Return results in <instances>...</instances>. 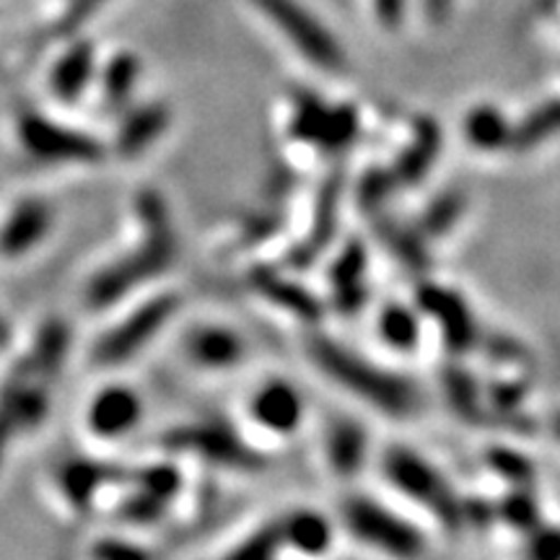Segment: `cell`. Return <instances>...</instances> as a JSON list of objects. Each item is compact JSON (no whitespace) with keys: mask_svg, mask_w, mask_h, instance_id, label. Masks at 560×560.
<instances>
[{"mask_svg":"<svg viewBox=\"0 0 560 560\" xmlns=\"http://www.w3.org/2000/svg\"><path fill=\"white\" fill-rule=\"evenodd\" d=\"M418 312L439 322L444 342L454 353H465L478 342V322L459 293L439 283H423L418 289Z\"/></svg>","mask_w":560,"mask_h":560,"instance_id":"cell-10","label":"cell"},{"mask_svg":"<svg viewBox=\"0 0 560 560\" xmlns=\"http://www.w3.org/2000/svg\"><path fill=\"white\" fill-rule=\"evenodd\" d=\"M143 418V400L125 384H109L89 405V429L100 439H122Z\"/></svg>","mask_w":560,"mask_h":560,"instance_id":"cell-13","label":"cell"},{"mask_svg":"<svg viewBox=\"0 0 560 560\" xmlns=\"http://www.w3.org/2000/svg\"><path fill=\"white\" fill-rule=\"evenodd\" d=\"M488 462H490V467L501 475V478L511 480L514 486L527 488L532 482V475H535V470H532V462L524 457V454H516L511 450H493L490 452Z\"/></svg>","mask_w":560,"mask_h":560,"instance_id":"cell-38","label":"cell"},{"mask_svg":"<svg viewBox=\"0 0 560 560\" xmlns=\"http://www.w3.org/2000/svg\"><path fill=\"white\" fill-rule=\"evenodd\" d=\"M467 200L459 190H446L429 202L420 215V231L423 236H446L465 215Z\"/></svg>","mask_w":560,"mask_h":560,"instance_id":"cell-30","label":"cell"},{"mask_svg":"<svg viewBox=\"0 0 560 560\" xmlns=\"http://www.w3.org/2000/svg\"><path fill=\"white\" fill-rule=\"evenodd\" d=\"M342 190H346V179L342 172H332L330 177L322 182L317 200H314V215L306 236L296 244V249L289 255L293 268H310L317 262L325 249L330 247L335 234L340 226V208H342Z\"/></svg>","mask_w":560,"mask_h":560,"instance_id":"cell-11","label":"cell"},{"mask_svg":"<svg viewBox=\"0 0 560 560\" xmlns=\"http://www.w3.org/2000/svg\"><path fill=\"white\" fill-rule=\"evenodd\" d=\"M376 234L384 247L389 249L392 257H397L400 265H405L410 272H425L431 265L429 249H425L423 231L408 223L395 221V219H380L376 223Z\"/></svg>","mask_w":560,"mask_h":560,"instance_id":"cell-25","label":"cell"},{"mask_svg":"<svg viewBox=\"0 0 560 560\" xmlns=\"http://www.w3.org/2000/svg\"><path fill=\"white\" fill-rule=\"evenodd\" d=\"M560 136V100H550L524 115V120L511 125L509 149L516 153H529Z\"/></svg>","mask_w":560,"mask_h":560,"instance_id":"cell-26","label":"cell"},{"mask_svg":"<svg viewBox=\"0 0 560 560\" xmlns=\"http://www.w3.org/2000/svg\"><path fill=\"white\" fill-rule=\"evenodd\" d=\"M16 136L21 149L42 164H94L104 156V145L91 132L70 128L34 109L21 112Z\"/></svg>","mask_w":560,"mask_h":560,"instance_id":"cell-6","label":"cell"},{"mask_svg":"<svg viewBox=\"0 0 560 560\" xmlns=\"http://www.w3.org/2000/svg\"><path fill=\"white\" fill-rule=\"evenodd\" d=\"M94 556L104 560H130V558H143L145 550H140L138 545H130L125 540H102L94 548Z\"/></svg>","mask_w":560,"mask_h":560,"instance_id":"cell-41","label":"cell"},{"mask_svg":"<svg viewBox=\"0 0 560 560\" xmlns=\"http://www.w3.org/2000/svg\"><path fill=\"white\" fill-rule=\"evenodd\" d=\"M252 289L260 293L262 299H268L270 304L280 306L293 317L304 322H317L322 317V304L319 299L304 289V285L293 283V280L283 278L276 270L260 268L252 272Z\"/></svg>","mask_w":560,"mask_h":560,"instance_id":"cell-21","label":"cell"},{"mask_svg":"<svg viewBox=\"0 0 560 560\" xmlns=\"http://www.w3.org/2000/svg\"><path fill=\"white\" fill-rule=\"evenodd\" d=\"M355 136H359V112L350 107V104H335L332 117H330V130H327L322 151L338 153L342 149H348V145L355 140Z\"/></svg>","mask_w":560,"mask_h":560,"instance_id":"cell-34","label":"cell"},{"mask_svg":"<svg viewBox=\"0 0 560 560\" xmlns=\"http://www.w3.org/2000/svg\"><path fill=\"white\" fill-rule=\"evenodd\" d=\"M52 229V208L39 198H24L0 223V255L16 260L47 240Z\"/></svg>","mask_w":560,"mask_h":560,"instance_id":"cell-12","label":"cell"},{"mask_svg":"<svg viewBox=\"0 0 560 560\" xmlns=\"http://www.w3.org/2000/svg\"><path fill=\"white\" fill-rule=\"evenodd\" d=\"M342 522L350 535L387 556L412 558L423 552V535L395 511L366 495H353L342 503Z\"/></svg>","mask_w":560,"mask_h":560,"instance_id":"cell-7","label":"cell"},{"mask_svg":"<svg viewBox=\"0 0 560 560\" xmlns=\"http://www.w3.org/2000/svg\"><path fill=\"white\" fill-rule=\"evenodd\" d=\"M172 125V109L164 102H149L140 107L130 109L125 115L120 128H117L115 145L122 156H140L151 149L156 140L170 130Z\"/></svg>","mask_w":560,"mask_h":560,"instance_id":"cell-18","label":"cell"},{"mask_svg":"<svg viewBox=\"0 0 560 560\" xmlns=\"http://www.w3.org/2000/svg\"><path fill=\"white\" fill-rule=\"evenodd\" d=\"M255 5L289 39L293 50L304 60H310L314 68L325 70V73L346 70V50L340 47L338 37L299 0H255Z\"/></svg>","mask_w":560,"mask_h":560,"instance_id":"cell-5","label":"cell"},{"mask_svg":"<svg viewBox=\"0 0 560 560\" xmlns=\"http://www.w3.org/2000/svg\"><path fill=\"white\" fill-rule=\"evenodd\" d=\"M164 446L172 452L198 454V457L213 462V465L231 467V470H257L262 467V457L244 444L240 433L229 429L219 420H206V423H192L174 429L164 436Z\"/></svg>","mask_w":560,"mask_h":560,"instance_id":"cell-9","label":"cell"},{"mask_svg":"<svg viewBox=\"0 0 560 560\" xmlns=\"http://www.w3.org/2000/svg\"><path fill=\"white\" fill-rule=\"evenodd\" d=\"M529 556L540 560H556L560 558V529L545 527V529H532L529 540Z\"/></svg>","mask_w":560,"mask_h":560,"instance_id":"cell-40","label":"cell"},{"mask_svg":"<svg viewBox=\"0 0 560 560\" xmlns=\"http://www.w3.org/2000/svg\"><path fill=\"white\" fill-rule=\"evenodd\" d=\"M96 75V52L91 42H73L50 73V89L60 102H79Z\"/></svg>","mask_w":560,"mask_h":560,"instance_id":"cell-19","label":"cell"},{"mask_svg":"<svg viewBox=\"0 0 560 560\" xmlns=\"http://www.w3.org/2000/svg\"><path fill=\"white\" fill-rule=\"evenodd\" d=\"M405 9H408V0H374L376 19L382 21V26L387 30H397L405 19Z\"/></svg>","mask_w":560,"mask_h":560,"instance_id":"cell-42","label":"cell"},{"mask_svg":"<svg viewBox=\"0 0 560 560\" xmlns=\"http://www.w3.org/2000/svg\"><path fill=\"white\" fill-rule=\"evenodd\" d=\"M130 488H132V486H130ZM164 511H166V503H164V501L153 499V495L145 493V490L132 488L128 499L122 501L120 516H122L125 522L140 524V527H143V524L159 522L161 516H164Z\"/></svg>","mask_w":560,"mask_h":560,"instance_id":"cell-37","label":"cell"},{"mask_svg":"<svg viewBox=\"0 0 560 560\" xmlns=\"http://www.w3.org/2000/svg\"><path fill=\"white\" fill-rule=\"evenodd\" d=\"M104 3H107V0H70L68 11L62 13L58 30H60L62 34L75 32V30H79V26L86 24V21H89L91 16H94V13L100 11Z\"/></svg>","mask_w":560,"mask_h":560,"instance_id":"cell-39","label":"cell"},{"mask_svg":"<svg viewBox=\"0 0 560 560\" xmlns=\"http://www.w3.org/2000/svg\"><path fill=\"white\" fill-rule=\"evenodd\" d=\"M444 389H446V397H450L452 408L457 410L462 418H470V420L480 418V389L467 371L462 369L446 371Z\"/></svg>","mask_w":560,"mask_h":560,"instance_id":"cell-32","label":"cell"},{"mask_svg":"<svg viewBox=\"0 0 560 560\" xmlns=\"http://www.w3.org/2000/svg\"><path fill=\"white\" fill-rule=\"evenodd\" d=\"M369 439L361 423L350 418H335L325 431V454L330 467L342 478L355 475L366 462Z\"/></svg>","mask_w":560,"mask_h":560,"instance_id":"cell-22","label":"cell"},{"mask_svg":"<svg viewBox=\"0 0 560 560\" xmlns=\"http://www.w3.org/2000/svg\"><path fill=\"white\" fill-rule=\"evenodd\" d=\"M283 545L304 552V556H322L332 545V527L325 516L312 509H299L280 522Z\"/></svg>","mask_w":560,"mask_h":560,"instance_id":"cell-23","label":"cell"},{"mask_svg":"<svg viewBox=\"0 0 560 560\" xmlns=\"http://www.w3.org/2000/svg\"><path fill=\"white\" fill-rule=\"evenodd\" d=\"M140 60L132 52H117L102 70V96L109 109H125L138 89Z\"/></svg>","mask_w":560,"mask_h":560,"instance_id":"cell-28","label":"cell"},{"mask_svg":"<svg viewBox=\"0 0 560 560\" xmlns=\"http://www.w3.org/2000/svg\"><path fill=\"white\" fill-rule=\"evenodd\" d=\"M330 117H332L330 104L319 100V96L312 94V91H299L296 100H293V112L289 120L291 138L322 151L327 130H330Z\"/></svg>","mask_w":560,"mask_h":560,"instance_id":"cell-24","label":"cell"},{"mask_svg":"<svg viewBox=\"0 0 560 560\" xmlns=\"http://www.w3.org/2000/svg\"><path fill=\"white\" fill-rule=\"evenodd\" d=\"M130 472L117 470L112 465H102L94 459H70L62 465L58 475V486L62 499H66L75 511H89L96 495L112 482H128Z\"/></svg>","mask_w":560,"mask_h":560,"instance_id":"cell-17","label":"cell"},{"mask_svg":"<svg viewBox=\"0 0 560 560\" xmlns=\"http://www.w3.org/2000/svg\"><path fill=\"white\" fill-rule=\"evenodd\" d=\"M465 138L478 151H503L511 143V122L493 104H478L465 117Z\"/></svg>","mask_w":560,"mask_h":560,"instance_id":"cell-27","label":"cell"},{"mask_svg":"<svg viewBox=\"0 0 560 560\" xmlns=\"http://www.w3.org/2000/svg\"><path fill=\"white\" fill-rule=\"evenodd\" d=\"M306 350H310L314 366L327 380L340 384L342 389H348L350 395H355L371 408L387 412L392 418H405L418 408V389L405 376L380 366V363H371L342 342L314 335Z\"/></svg>","mask_w":560,"mask_h":560,"instance_id":"cell-3","label":"cell"},{"mask_svg":"<svg viewBox=\"0 0 560 560\" xmlns=\"http://www.w3.org/2000/svg\"><path fill=\"white\" fill-rule=\"evenodd\" d=\"M252 418L262 425L265 431L293 433L304 420V400H301L299 389L283 380L265 382L260 389L255 392L249 402Z\"/></svg>","mask_w":560,"mask_h":560,"instance_id":"cell-14","label":"cell"},{"mask_svg":"<svg viewBox=\"0 0 560 560\" xmlns=\"http://www.w3.org/2000/svg\"><path fill=\"white\" fill-rule=\"evenodd\" d=\"M70 350V330L62 319H47L34 335L30 353L0 384V462L24 433L39 429L50 416L52 384Z\"/></svg>","mask_w":560,"mask_h":560,"instance_id":"cell-1","label":"cell"},{"mask_svg":"<svg viewBox=\"0 0 560 560\" xmlns=\"http://www.w3.org/2000/svg\"><path fill=\"white\" fill-rule=\"evenodd\" d=\"M552 436L560 441V412H558L556 418H552Z\"/></svg>","mask_w":560,"mask_h":560,"instance_id":"cell-45","label":"cell"},{"mask_svg":"<svg viewBox=\"0 0 560 560\" xmlns=\"http://www.w3.org/2000/svg\"><path fill=\"white\" fill-rule=\"evenodd\" d=\"M128 482L132 488L145 490V493L153 495V499L164 501L166 506H170L172 499L179 493V488H182V475L177 467L166 465L164 462V465H151L140 472H130Z\"/></svg>","mask_w":560,"mask_h":560,"instance_id":"cell-31","label":"cell"},{"mask_svg":"<svg viewBox=\"0 0 560 560\" xmlns=\"http://www.w3.org/2000/svg\"><path fill=\"white\" fill-rule=\"evenodd\" d=\"M179 312L177 293H159L130 312L128 317L117 322L104 338L96 342L94 359L104 366H117V363L130 361L140 348H145L156 335L164 330Z\"/></svg>","mask_w":560,"mask_h":560,"instance_id":"cell-8","label":"cell"},{"mask_svg":"<svg viewBox=\"0 0 560 560\" xmlns=\"http://www.w3.org/2000/svg\"><path fill=\"white\" fill-rule=\"evenodd\" d=\"M366 268L369 255L363 242L353 240L346 244V249L335 257L330 270V285H332V301L335 310L340 314H359L369 299L366 285Z\"/></svg>","mask_w":560,"mask_h":560,"instance_id":"cell-16","label":"cell"},{"mask_svg":"<svg viewBox=\"0 0 560 560\" xmlns=\"http://www.w3.org/2000/svg\"><path fill=\"white\" fill-rule=\"evenodd\" d=\"M136 213L140 221V240L128 255L117 257L91 276L86 285V301L91 310L117 304L140 285L164 276L177 260V231H174L170 206L161 198V192H140Z\"/></svg>","mask_w":560,"mask_h":560,"instance_id":"cell-2","label":"cell"},{"mask_svg":"<svg viewBox=\"0 0 560 560\" xmlns=\"http://www.w3.org/2000/svg\"><path fill=\"white\" fill-rule=\"evenodd\" d=\"M5 340H9V322H5L3 314H0V346H3Z\"/></svg>","mask_w":560,"mask_h":560,"instance_id":"cell-44","label":"cell"},{"mask_svg":"<svg viewBox=\"0 0 560 560\" xmlns=\"http://www.w3.org/2000/svg\"><path fill=\"white\" fill-rule=\"evenodd\" d=\"M397 185L395 172L392 170H371L363 174V179L359 182V202L363 210H376L384 206V200L389 198L392 190Z\"/></svg>","mask_w":560,"mask_h":560,"instance_id":"cell-36","label":"cell"},{"mask_svg":"<svg viewBox=\"0 0 560 560\" xmlns=\"http://www.w3.org/2000/svg\"><path fill=\"white\" fill-rule=\"evenodd\" d=\"M452 9H454V0H423L425 19H429L433 26L446 24L452 16Z\"/></svg>","mask_w":560,"mask_h":560,"instance_id":"cell-43","label":"cell"},{"mask_svg":"<svg viewBox=\"0 0 560 560\" xmlns=\"http://www.w3.org/2000/svg\"><path fill=\"white\" fill-rule=\"evenodd\" d=\"M495 514H501V520L511 524L514 529H524L532 532L540 522V506L537 501L527 493V488L516 486V490H511L506 499L501 501V506L495 509Z\"/></svg>","mask_w":560,"mask_h":560,"instance_id":"cell-33","label":"cell"},{"mask_svg":"<svg viewBox=\"0 0 560 560\" xmlns=\"http://www.w3.org/2000/svg\"><path fill=\"white\" fill-rule=\"evenodd\" d=\"M441 145H444V132H441V125L431 117H418L412 122V136L408 145L400 151V156L395 159V179L400 187H412L418 182L429 177L441 156Z\"/></svg>","mask_w":560,"mask_h":560,"instance_id":"cell-15","label":"cell"},{"mask_svg":"<svg viewBox=\"0 0 560 560\" xmlns=\"http://www.w3.org/2000/svg\"><path fill=\"white\" fill-rule=\"evenodd\" d=\"M283 548V535H280V524H268L244 540L240 548L231 550V558L236 560H268Z\"/></svg>","mask_w":560,"mask_h":560,"instance_id":"cell-35","label":"cell"},{"mask_svg":"<svg viewBox=\"0 0 560 560\" xmlns=\"http://www.w3.org/2000/svg\"><path fill=\"white\" fill-rule=\"evenodd\" d=\"M380 335L389 348L408 350L418 348L420 342V312L405 304H384L380 314Z\"/></svg>","mask_w":560,"mask_h":560,"instance_id":"cell-29","label":"cell"},{"mask_svg":"<svg viewBox=\"0 0 560 560\" xmlns=\"http://www.w3.org/2000/svg\"><path fill=\"white\" fill-rule=\"evenodd\" d=\"M384 475L412 503L431 511L446 529H459L465 524V501H459L444 475L418 452L392 446L384 454Z\"/></svg>","mask_w":560,"mask_h":560,"instance_id":"cell-4","label":"cell"},{"mask_svg":"<svg viewBox=\"0 0 560 560\" xmlns=\"http://www.w3.org/2000/svg\"><path fill=\"white\" fill-rule=\"evenodd\" d=\"M185 348L187 355L202 369H231L244 359V340L221 325L195 327Z\"/></svg>","mask_w":560,"mask_h":560,"instance_id":"cell-20","label":"cell"}]
</instances>
